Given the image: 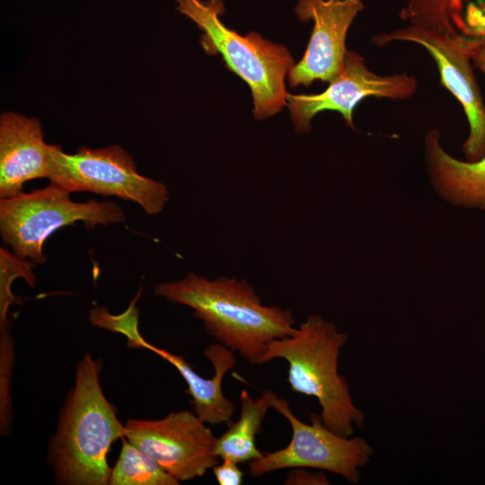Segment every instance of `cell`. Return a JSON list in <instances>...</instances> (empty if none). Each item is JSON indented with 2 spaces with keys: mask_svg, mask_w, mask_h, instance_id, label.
I'll use <instances>...</instances> for the list:
<instances>
[{
  "mask_svg": "<svg viewBox=\"0 0 485 485\" xmlns=\"http://www.w3.org/2000/svg\"><path fill=\"white\" fill-rule=\"evenodd\" d=\"M154 294L191 308L208 335L251 365H263L268 345L295 328L289 309L264 304L241 278L209 279L189 272L181 279L158 284Z\"/></svg>",
  "mask_w": 485,
  "mask_h": 485,
  "instance_id": "6da1fadb",
  "label": "cell"
},
{
  "mask_svg": "<svg viewBox=\"0 0 485 485\" xmlns=\"http://www.w3.org/2000/svg\"><path fill=\"white\" fill-rule=\"evenodd\" d=\"M103 362L85 353L75 366L74 386L60 410L47 463L64 485H108L110 445L125 436V425L100 383Z\"/></svg>",
  "mask_w": 485,
  "mask_h": 485,
  "instance_id": "7a4b0ae2",
  "label": "cell"
},
{
  "mask_svg": "<svg viewBox=\"0 0 485 485\" xmlns=\"http://www.w3.org/2000/svg\"><path fill=\"white\" fill-rule=\"evenodd\" d=\"M347 340L348 335L339 331L335 323L312 314L292 334L271 341L264 356V364L276 358L287 362L291 391L315 397L322 423L345 437L365 419L353 402L346 378L338 371L340 349Z\"/></svg>",
  "mask_w": 485,
  "mask_h": 485,
  "instance_id": "3957f363",
  "label": "cell"
},
{
  "mask_svg": "<svg viewBox=\"0 0 485 485\" xmlns=\"http://www.w3.org/2000/svg\"><path fill=\"white\" fill-rule=\"evenodd\" d=\"M177 11L203 32L201 46L208 55L220 54L226 66L250 87L254 117L265 119L287 105L285 78L295 65L283 45L263 39L257 32L242 36L221 19V0H176Z\"/></svg>",
  "mask_w": 485,
  "mask_h": 485,
  "instance_id": "277c9868",
  "label": "cell"
},
{
  "mask_svg": "<svg viewBox=\"0 0 485 485\" xmlns=\"http://www.w3.org/2000/svg\"><path fill=\"white\" fill-rule=\"evenodd\" d=\"M70 192L50 183L48 187L0 200V232L18 258L44 264L46 240L59 228L78 221L96 225L123 223L126 215L112 201L75 202Z\"/></svg>",
  "mask_w": 485,
  "mask_h": 485,
  "instance_id": "5b68a950",
  "label": "cell"
},
{
  "mask_svg": "<svg viewBox=\"0 0 485 485\" xmlns=\"http://www.w3.org/2000/svg\"><path fill=\"white\" fill-rule=\"evenodd\" d=\"M47 179L70 193L86 191L133 201L148 215L163 211L169 199L165 185L139 174L133 157L119 145L83 146L75 154L51 145Z\"/></svg>",
  "mask_w": 485,
  "mask_h": 485,
  "instance_id": "8992f818",
  "label": "cell"
},
{
  "mask_svg": "<svg viewBox=\"0 0 485 485\" xmlns=\"http://www.w3.org/2000/svg\"><path fill=\"white\" fill-rule=\"evenodd\" d=\"M271 408L282 415L292 430L287 446L249 463V472L253 477L287 468H313L341 476L356 484L360 479V468L373 454L369 444L362 437H345L329 429L321 416L312 413L311 423L299 419L288 401L269 390Z\"/></svg>",
  "mask_w": 485,
  "mask_h": 485,
  "instance_id": "52a82bcc",
  "label": "cell"
},
{
  "mask_svg": "<svg viewBox=\"0 0 485 485\" xmlns=\"http://www.w3.org/2000/svg\"><path fill=\"white\" fill-rule=\"evenodd\" d=\"M124 437L179 482L201 477L220 462L217 437L193 410L172 411L159 419H129Z\"/></svg>",
  "mask_w": 485,
  "mask_h": 485,
  "instance_id": "ba28073f",
  "label": "cell"
},
{
  "mask_svg": "<svg viewBox=\"0 0 485 485\" xmlns=\"http://www.w3.org/2000/svg\"><path fill=\"white\" fill-rule=\"evenodd\" d=\"M394 41L417 43L436 64L441 84L460 102L469 124V135L463 146L466 161L485 155V103L472 69L466 46L446 33L408 25L373 37L372 42L384 46Z\"/></svg>",
  "mask_w": 485,
  "mask_h": 485,
  "instance_id": "9c48e42d",
  "label": "cell"
},
{
  "mask_svg": "<svg viewBox=\"0 0 485 485\" xmlns=\"http://www.w3.org/2000/svg\"><path fill=\"white\" fill-rule=\"evenodd\" d=\"M418 89L416 78L408 74L380 75L371 71L360 54L348 50L340 74L322 93L316 94H288L294 128L307 132L311 120L320 112H339L346 124L355 129V107L368 97L392 100L409 99Z\"/></svg>",
  "mask_w": 485,
  "mask_h": 485,
  "instance_id": "30bf717a",
  "label": "cell"
},
{
  "mask_svg": "<svg viewBox=\"0 0 485 485\" xmlns=\"http://www.w3.org/2000/svg\"><path fill=\"white\" fill-rule=\"evenodd\" d=\"M364 9L361 0H298L295 12L313 23L302 59L288 72L291 86H309L316 80L331 83L341 72L348 31Z\"/></svg>",
  "mask_w": 485,
  "mask_h": 485,
  "instance_id": "8fae6325",
  "label": "cell"
},
{
  "mask_svg": "<svg viewBox=\"0 0 485 485\" xmlns=\"http://www.w3.org/2000/svg\"><path fill=\"white\" fill-rule=\"evenodd\" d=\"M50 147L37 118L7 111L0 116V197L22 193L25 182L48 177Z\"/></svg>",
  "mask_w": 485,
  "mask_h": 485,
  "instance_id": "7c38bea8",
  "label": "cell"
},
{
  "mask_svg": "<svg viewBox=\"0 0 485 485\" xmlns=\"http://www.w3.org/2000/svg\"><path fill=\"white\" fill-rule=\"evenodd\" d=\"M127 346L151 350L172 365L187 384L193 411L204 422L213 426L229 425L235 410L234 403L223 392V379L236 365L235 352L221 343H211L204 356L214 368L211 378H204L180 355L158 348L146 341L138 331L127 338Z\"/></svg>",
  "mask_w": 485,
  "mask_h": 485,
  "instance_id": "4fadbf2b",
  "label": "cell"
},
{
  "mask_svg": "<svg viewBox=\"0 0 485 485\" xmlns=\"http://www.w3.org/2000/svg\"><path fill=\"white\" fill-rule=\"evenodd\" d=\"M423 150L428 180L440 198L457 207L485 210V155L473 162L454 158L442 146L436 128L427 132Z\"/></svg>",
  "mask_w": 485,
  "mask_h": 485,
  "instance_id": "5bb4252c",
  "label": "cell"
},
{
  "mask_svg": "<svg viewBox=\"0 0 485 485\" xmlns=\"http://www.w3.org/2000/svg\"><path fill=\"white\" fill-rule=\"evenodd\" d=\"M401 19L446 33L468 47L485 40V0H409Z\"/></svg>",
  "mask_w": 485,
  "mask_h": 485,
  "instance_id": "9a60e30c",
  "label": "cell"
},
{
  "mask_svg": "<svg viewBox=\"0 0 485 485\" xmlns=\"http://www.w3.org/2000/svg\"><path fill=\"white\" fill-rule=\"evenodd\" d=\"M241 412L238 419L216 438V452L220 460L239 464L250 463L263 455L256 446V436L262 431V423L271 408L269 390L254 399L246 390L240 393Z\"/></svg>",
  "mask_w": 485,
  "mask_h": 485,
  "instance_id": "2e32d148",
  "label": "cell"
},
{
  "mask_svg": "<svg viewBox=\"0 0 485 485\" xmlns=\"http://www.w3.org/2000/svg\"><path fill=\"white\" fill-rule=\"evenodd\" d=\"M147 454L122 438L119 456L111 469L109 485H177Z\"/></svg>",
  "mask_w": 485,
  "mask_h": 485,
  "instance_id": "e0dca14e",
  "label": "cell"
},
{
  "mask_svg": "<svg viewBox=\"0 0 485 485\" xmlns=\"http://www.w3.org/2000/svg\"><path fill=\"white\" fill-rule=\"evenodd\" d=\"M34 264L24 260L6 249H0V329L1 339L12 338L7 320L9 306L18 303L19 299L11 291L12 282L16 278H24L31 287H34L36 277L32 272Z\"/></svg>",
  "mask_w": 485,
  "mask_h": 485,
  "instance_id": "ac0fdd59",
  "label": "cell"
},
{
  "mask_svg": "<svg viewBox=\"0 0 485 485\" xmlns=\"http://www.w3.org/2000/svg\"><path fill=\"white\" fill-rule=\"evenodd\" d=\"M219 485H241L243 481V472L239 463L230 460H220L212 469Z\"/></svg>",
  "mask_w": 485,
  "mask_h": 485,
  "instance_id": "d6986e66",
  "label": "cell"
},
{
  "mask_svg": "<svg viewBox=\"0 0 485 485\" xmlns=\"http://www.w3.org/2000/svg\"><path fill=\"white\" fill-rule=\"evenodd\" d=\"M283 483L286 485H327L331 482L327 476L322 472L313 473L307 471L306 468L298 467L292 468Z\"/></svg>",
  "mask_w": 485,
  "mask_h": 485,
  "instance_id": "ffe728a7",
  "label": "cell"
},
{
  "mask_svg": "<svg viewBox=\"0 0 485 485\" xmlns=\"http://www.w3.org/2000/svg\"><path fill=\"white\" fill-rule=\"evenodd\" d=\"M468 49L472 62L482 72L485 77V40L471 44Z\"/></svg>",
  "mask_w": 485,
  "mask_h": 485,
  "instance_id": "44dd1931",
  "label": "cell"
}]
</instances>
